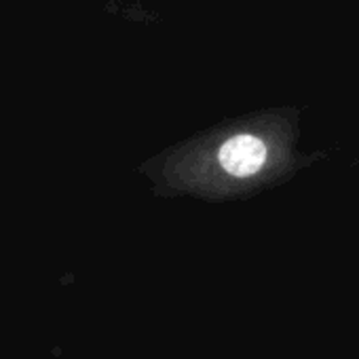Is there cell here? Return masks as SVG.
I'll return each mask as SVG.
<instances>
[{
    "mask_svg": "<svg viewBox=\"0 0 359 359\" xmlns=\"http://www.w3.org/2000/svg\"><path fill=\"white\" fill-rule=\"evenodd\" d=\"M266 161V146L256 135H235L220 148V165L237 177L254 175Z\"/></svg>",
    "mask_w": 359,
    "mask_h": 359,
    "instance_id": "cell-1",
    "label": "cell"
}]
</instances>
